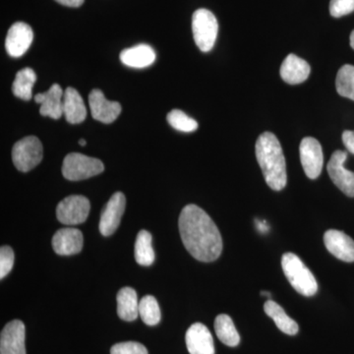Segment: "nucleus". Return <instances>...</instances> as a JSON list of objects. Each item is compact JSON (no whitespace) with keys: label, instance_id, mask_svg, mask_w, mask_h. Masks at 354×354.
I'll list each match as a JSON object with an SVG mask.
<instances>
[{"label":"nucleus","instance_id":"obj_18","mask_svg":"<svg viewBox=\"0 0 354 354\" xmlns=\"http://www.w3.org/2000/svg\"><path fill=\"white\" fill-rule=\"evenodd\" d=\"M310 71V65L304 59L290 53L283 60L279 73L286 83L297 85L307 80Z\"/></svg>","mask_w":354,"mask_h":354},{"label":"nucleus","instance_id":"obj_2","mask_svg":"<svg viewBox=\"0 0 354 354\" xmlns=\"http://www.w3.org/2000/svg\"><path fill=\"white\" fill-rule=\"evenodd\" d=\"M255 152L269 187L272 190H283L288 183L286 158L276 135L271 132L262 133L256 142Z\"/></svg>","mask_w":354,"mask_h":354},{"label":"nucleus","instance_id":"obj_13","mask_svg":"<svg viewBox=\"0 0 354 354\" xmlns=\"http://www.w3.org/2000/svg\"><path fill=\"white\" fill-rule=\"evenodd\" d=\"M34 39V32L29 25L17 22L11 26L7 34L6 48L12 57H20L29 50Z\"/></svg>","mask_w":354,"mask_h":354},{"label":"nucleus","instance_id":"obj_33","mask_svg":"<svg viewBox=\"0 0 354 354\" xmlns=\"http://www.w3.org/2000/svg\"><path fill=\"white\" fill-rule=\"evenodd\" d=\"M58 3L68 7H80L85 0H55Z\"/></svg>","mask_w":354,"mask_h":354},{"label":"nucleus","instance_id":"obj_36","mask_svg":"<svg viewBox=\"0 0 354 354\" xmlns=\"http://www.w3.org/2000/svg\"><path fill=\"white\" fill-rule=\"evenodd\" d=\"M86 140H84V139H81V140H79V145H81V146H86Z\"/></svg>","mask_w":354,"mask_h":354},{"label":"nucleus","instance_id":"obj_31","mask_svg":"<svg viewBox=\"0 0 354 354\" xmlns=\"http://www.w3.org/2000/svg\"><path fill=\"white\" fill-rule=\"evenodd\" d=\"M353 11L354 0H330V13L333 17H342Z\"/></svg>","mask_w":354,"mask_h":354},{"label":"nucleus","instance_id":"obj_20","mask_svg":"<svg viewBox=\"0 0 354 354\" xmlns=\"http://www.w3.org/2000/svg\"><path fill=\"white\" fill-rule=\"evenodd\" d=\"M120 60L133 68H145L155 62L156 53L148 44H138L121 51Z\"/></svg>","mask_w":354,"mask_h":354},{"label":"nucleus","instance_id":"obj_26","mask_svg":"<svg viewBox=\"0 0 354 354\" xmlns=\"http://www.w3.org/2000/svg\"><path fill=\"white\" fill-rule=\"evenodd\" d=\"M335 88L339 95L354 101V66L346 64L337 72Z\"/></svg>","mask_w":354,"mask_h":354},{"label":"nucleus","instance_id":"obj_35","mask_svg":"<svg viewBox=\"0 0 354 354\" xmlns=\"http://www.w3.org/2000/svg\"><path fill=\"white\" fill-rule=\"evenodd\" d=\"M351 46L354 50V30L351 34Z\"/></svg>","mask_w":354,"mask_h":354},{"label":"nucleus","instance_id":"obj_10","mask_svg":"<svg viewBox=\"0 0 354 354\" xmlns=\"http://www.w3.org/2000/svg\"><path fill=\"white\" fill-rule=\"evenodd\" d=\"M127 199L122 192L114 193L106 203L100 221V232L104 236H111L120 225L121 218L124 213Z\"/></svg>","mask_w":354,"mask_h":354},{"label":"nucleus","instance_id":"obj_14","mask_svg":"<svg viewBox=\"0 0 354 354\" xmlns=\"http://www.w3.org/2000/svg\"><path fill=\"white\" fill-rule=\"evenodd\" d=\"M324 243L332 255L344 262H354V241L341 230H330L324 235Z\"/></svg>","mask_w":354,"mask_h":354},{"label":"nucleus","instance_id":"obj_3","mask_svg":"<svg viewBox=\"0 0 354 354\" xmlns=\"http://www.w3.org/2000/svg\"><path fill=\"white\" fill-rule=\"evenodd\" d=\"M281 267L286 279L300 295L310 297L318 291V283L314 274L295 254L288 252L281 258Z\"/></svg>","mask_w":354,"mask_h":354},{"label":"nucleus","instance_id":"obj_29","mask_svg":"<svg viewBox=\"0 0 354 354\" xmlns=\"http://www.w3.org/2000/svg\"><path fill=\"white\" fill-rule=\"evenodd\" d=\"M111 354H149L146 346L140 342H125L114 344Z\"/></svg>","mask_w":354,"mask_h":354},{"label":"nucleus","instance_id":"obj_23","mask_svg":"<svg viewBox=\"0 0 354 354\" xmlns=\"http://www.w3.org/2000/svg\"><path fill=\"white\" fill-rule=\"evenodd\" d=\"M215 330L218 339L225 346L234 348L241 342V335L235 328L234 321L227 314H221L216 317Z\"/></svg>","mask_w":354,"mask_h":354},{"label":"nucleus","instance_id":"obj_24","mask_svg":"<svg viewBox=\"0 0 354 354\" xmlns=\"http://www.w3.org/2000/svg\"><path fill=\"white\" fill-rule=\"evenodd\" d=\"M152 234L143 230L137 235L135 243V259L139 265L149 267L155 262V252L152 246Z\"/></svg>","mask_w":354,"mask_h":354},{"label":"nucleus","instance_id":"obj_11","mask_svg":"<svg viewBox=\"0 0 354 354\" xmlns=\"http://www.w3.org/2000/svg\"><path fill=\"white\" fill-rule=\"evenodd\" d=\"M26 329L20 320L11 321L0 335V354H26Z\"/></svg>","mask_w":354,"mask_h":354},{"label":"nucleus","instance_id":"obj_4","mask_svg":"<svg viewBox=\"0 0 354 354\" xmlns=\"http://www.w3.org/2000/svg\"><path fill=\"white\" fill-rule=\"evenodd\" d=\"M192 31L195 43L203 53H208L215 46L218 24L216 16L208 9H198L193 14Z\"/></svg>","mask_w":354,"mask_h":354},{"label":"nucleus","instance_id":"obj_5","mask_svg":"<svg viewBox=\"0 0 354 354\" xmlns=\"http://www.w3.org/2000/svg\"><path fill=\"white\" fill-rule=\"evenodd\" d=\"M104 169V165L102 160L79 153L67 155L62 165V174L70 181L90 178L102 174Z\"/></svg>","mask_w":354,"mask_h":354},{"label":"nucleus","instance_id":"obj_12","mask_svg":"<svg viewBox=\"0 0 354 354\" xmlns=\"http://www.w3.org/2000/svg\"><path fill=\"white\" fill-rule=\"evenodd\" d=\"M88 104L94 120L106 124L118 120L122 109L120 102L109 101L99 88H94L88 95Z\"/></svg>","mask_w":354,"mask_h":354},{"label":"nucleus","instance_id":"obj_27","mask_svg":"<svg viewBox=\"0 0 354 354\" xmlns=\"http://www.w3.org/2000/svg\"><path fill=\"white\" fill-rule=\"evenodd\" d=\"M139 316L148 326H156L162 319L157 299L152 295H146L139 302Z\"/></svg>","mask_w":354,"mask_h":354},{"label":"nucleus","instance_id":"obj_34","mask_svg":"<svg viewBox=\"0 0 354 354\" xmlns=\"http://www.w3.org/2000/svg\"><path fill=\"white\" fill-rule=\"evenodd\" d=\"M256 227H257V230H259L261 234H267L268 230H269V225H267L266 221H256Z\"/></svg>","mask_w":354,"mask_h":354},{"label":"nucleus","instance_id":"obj_15","mask_svg":"<svg viewBox=\"0 0 354 354\" xmlns=\"http://www.w3.org/2000/svg\"><path fill=\"white\" fill-rule=\"evenodd\" d=\"M186 346L190 354H215L211 332L202 323H195L185 335Z\"/></svg>","mask_w":354,"mask_h":354},{"label":"nucleus","instance_id":"obj_9","mask_svg":"<svg viewBox=\"0 0 354 354\" xmlns=\"http://www.w3.org/2000/svg\"><path fill=\"white\" fill-rule=\"evenodd\" d=\"M299 153L305 174L310 179L318 178L322 172L324 164L321 144L315 138L306 137L300 143Z\"/></svg>","mask_w":354,"mask_h":354},{"label":"nucleus","instance_id":"obj_7","mask_svg":"<svg viewBox=\"0 0 354 354\" xmlns=\"http://www.w3.org/2000/svg\"><path fill=\"white\" fill-rule=\"evenodd\" d=\"M90 201L82 195H71L57 205V220L65 225H76L85 223L90 213Z\"/></svg>","mask_w":354,"mask_h":354},{"label":"nucleus","instance_id":"obj_32","mask_svg":"<svg viewBox=\"0 0 354 354\" xmlns=\"http://www.w3.org/2000/svg\"><path fill=\"white\" fill-rule=\"evenodd\" d=\"M342 143L348 149V152L354 155V131L346 130L342 133Z\"/></svg>","mask_w":354,"mask_h":354},{"label":"nucleus","instance_id":"obj_21","mask_svg":"<svg viewBox=\"0 0 354 354\" xmlns=\"http://www.w3.org/2000/svg\"><path fill=\"white\" fill-rule=\"evenodd\" d=\"M118 314L120 319L132 322L139 316V302L137 292L132 288H121L118 293Z\"/></svg>","mask_w":354,"mask_h":354},{"label":"nucleus","instance_id":"obj_16","mask_svg":"<svg viewBox=\"0 0 354 354\" xmlns=\"http://www.w3.org/2000/svg\"><path fill=\"white\" fill-rule=\"evenodd\" d=\"M83 242V234L80 230L74 227L62 228L53 235V250L58 255H75L82 250Z\"/></svg>","mask_w":354,"mask_h":354},{"label":"nucleus","instance_id":"obj_6","mask_svg":"<svg viewBox=\"0 0 354 354\" xmlns=\"http://www.w3.org/2000/svg\"><path fill=\"white\" fill-rule=\"evenodd\" d=\"M43 160V145L36 136L19 140L12 149V160L18 171L28 172Z\"/></svg>","mask_w":354,"mask_h":354},{"label":"nucleus","instance_id":"obj_28","mask_svg":"<svg viewBox=\"0 0 354 354\" xmlns=\"http://www.w3.org/2000/svg\"><path fill=\"white\" fill-rule=\"evenodd\" d=\"M167 122L171 127L181 132H194L197 130L198 122L180 109H174L167 114Z\"/></svg>","mask_w":354,"mask_h":354},{"label":"nucleus","instance_id":"obj_25","mask_svg":"<svg viewBox=\"0 0 354 354\" xmlns=\"http://www.w3.org/2000/svg\"><path fill=\"white\" fill-rule=\"evenodd\" d=\"M37 81V75L32 68L20 70L16 74L12 85V92L15 97L24 101L32 99V90Z\"/></svg>","mask_w":354,"mask_h":354},{"label":"nucleus","instance_id":"obj_30","mask_svg":"<svg viewBox=\"0 0 354 354\" xmlns=\"http://www.w3.org/2000/svg\"><path fill=\"white\" fill-rule=\"evenodd\" d=\"M14 265V252L9 246L0 249V279H3L11 272Z\"/></svg>","mask_w":354,"mask_h":354},{"label":"nucleus","instance_id":"obj_22","mask_svg":"<svg viewBox=\"0 0 354 354\" xmlns=\"http://www.w3.org/2000/svg\"><path fill=\"white\" fill-rule=\"evenodd\" d=\"M264 311L270 318L274 321L277 327L281 332L290 335L297 334L298 330H299L297 323L292 320L286 313L283 307L279 306L278 304H276V302L272 301L271 299L267 300V302L264 304Z\"/></svg>","mask_w":354,"mask_h":354},{"label":"nucleus","instance_id":"obj_8","mask_svg":"<svg viewBox=\"0 0 354 354\" xmlns=\"http://www.w3.org/2000/svg\"><path fill=\"white\" fill-rule=\"evenodd\" d=\"M348 153L335 151L328 164V172L335 185L346 196L354 197V172L344 167Z\"/></svg>","mask_w":354,"mask_h":354},{"label":"nucleus","instance_id":"obj_1","mask_svg":"<svg viewBox=\"0 0 354 354\" xmlns=\"http://www.w3.org/2000/svg\"><path fill=\"white\" fill-rule=\"evenodd\" d=\"M179 232L183 245L198 261L214 262L223 251V239L208 214L194 204L184 207L179 216Z\"/></svg>","mask_w":354,"mask_h":354},{"label":"nucleus","instance_id":"obj_19","mask_svg":"<svg viewBox=\"0 0 354 354\" xmlns=\"http://www.w3.org/2000/svg\"><path fill=\"white\" fill-rule=\"evenodd\" d=\"M64 115L70 124H79L86 120L87 109L82 97L74 88H67L64 95Z\"/></svg>","mask_w":354,"mask_h":354},{"label":"nucleus","instance_id":"obj_17","mask_svg":"<svg viewBox=\"0 0 354 354\" xmlns=\"http://www.w3.org/2000/svg\"><path fill=\"white\" fill-rule=\"evenodd\" d=\"M64 91L58 84H53L46 93L37 95L35 101L41 104V115L59 120L64 115Z\"/></svg>","mask_w":354,"mask_h":354}]
</instances>
